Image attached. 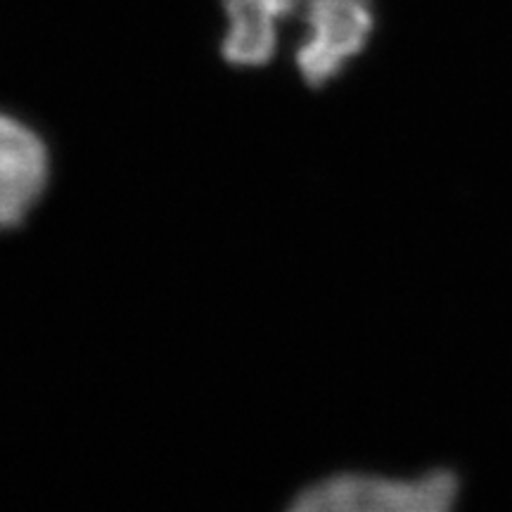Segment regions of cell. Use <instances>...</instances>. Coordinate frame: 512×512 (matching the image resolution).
Segmentation results:
<instances>
[{
	"instance_id": "5",
	"label": "cell",
	"mask_w": 512,
	"mask_h": 512,
	"mask_svg": "<svg viewBox=\"0 0 512 512\" xmlns=\"http://www.w3.org/2000/svg\"><path fill=\"white\" fill-rule=\"evenodd\" d=\"M268 3H271V5H273V8L280 12V15H283V17H287V15H292V12H294V10H297V8H299V5H302V3H304V0H268Z\"/></svg>"
},
{
	"instance_id": "2",
	"label": "cell",
	"mask_w": 512,
	"mask_h": 512,
	"mask_svg": "<svg viewBox=\"0 0 512 512\" xmlns=\"http://www.w3.org/2000/svg\"><path fill=\"white\" fill-rule=\"evenodd\" d=\"M309 24L297 48V67L313 88L325 86L361 53L375 27L373 0H304Z\"/></svg>"
},
{
	"instance_id": "4",
	"label": "cell",
	"mask_w": 512,
	"mask_h": 512,
	"mask_svg": "<svg viewBox=\"0 0 512 512\" xmlns=\"http://www.w3.org/2000/svg\"><path fill=\"white\" fill-rule=\"evenodd\" d=\"M228 31L221 55L235 67H261L278 48V19L283 17L268 0H223Z\"/></svg>"
},
{
	"instance_id": "3",
	"label": "cell",
	"mask_w": 512,
	"mask_h": 512,
	"mask_svg": "<svg viewBox=\"0 0 512 512\" xmlns=\"http://www.w3.org/2000/svg\"><path fill=\"white\" fill-rule=\"evenodd\" d=\"M48 150L22 121L0 112V230L15 228L48 183Z\"/></svg>"
},
{
	"instance_id": "1",
	"label": "cell",
	"mask_w": 512,
	"mask_h": 512,
	"mask_svg": "<svg viewBox=\"0 0 512 512\" xmlns=\"http://www.w3.org/2000/svg\"><path fill=\"white\" fill-rule=\"evenodd\" d=\"M456 494L451 472L420 479L337 475L309 486L287 512H453Z\"/></svg>"
}]
</instances>
